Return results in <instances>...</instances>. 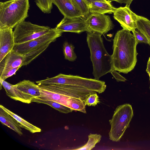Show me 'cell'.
<instances>
[{
    "instance_id": "obj_16",
    "label": "cell",
    "mask_w": 150,
    "mask_h": 150,
    "mask_svg": "<svg viewBox=\"0 0 150 150\" xmlns=\"http://www.w3.org/2000/svg\"><path fill=\"white\" fill-rule=\"evenodd\" d=\"M89 7L90 13L102 14L113 13L116 8L108 0L105 2L94 1L89 5Z\"/></svg>"
},
{
    "instance_id": "obj_6",
    "label": "cell",
    "mask_w": 150,
    "mask_h": 150,
    "mask_svg": "<svg viewBox=\"0 0 150 150\" xmlns=\"http://www.w3.org/2000/svg\"><path fill=\"white\" fill-rule=\"evenodd\" d=\"M50 29L48 26L40 25L24 21L15 27L13 33L15 44L23 43L38 38Z\"/></svg>"
},
{
    "instance_id": "obj_35",
    "label": "cell",
    "mask_w": 150,
    "mask_h": 150,
    "mask_svg": "<svg viewBox=\"0 0 150 150\" xmlns=\"http://www.w3.org/2000/svg\"><path fill=\"white\" fill-rule=\"evenodd\" d=\"M70 0L72 2V0Z\"/></svg>"
},
{
    "instance_id": "obj_2",
    "label": "cell",
    "mask_w": 150,
    "mask_h": 150,
    "mask_svg": "<svg viewBox=\"0 0 150 150\" xmlns=\"http://www.w3.org/2000/svg\"><path fill=\"white\" fill-rule=\"evenodd\" d=\"M101 35L95 32H87L86 37L93 64V74L97 80L113 69L111 55L105 49Z\"/></svg>"
},
{
    "instance_id": "obj_30",
    "label": "cell",
    "mask_w": 150,
    "mask_h": 150,
    "mask_svg": "<svg viewBox=\"0 0 150 150\" xmlns=\"http://www.w3.org/2000/svg\"><path fill=\"white\" fill-rule=\"evenodd\" d=\"M133 34L138 43H144L148 44V40L145 36L137 29L132 32Z\"/></svg>"
},
{
    "instance_id": "obj_14",
    "label": "cell",
    "mask_w": 150,
    "mask_h": 150,
    "mask_svg": "<svg viewBox=\"0 0 150 150\" xmlns=\"http://www.w3.org/2000/svg\"><path fill=\"white\" fill-rule=\"evenodd\" d=\"M52 1L64 17L70 18L83 17L80 11L70 0H52Z\"/></svg>"
},
{
    "instance_id": "obj_18",
    "label": "cell",
    "mask_w": 150,
    "mask_h": 150,
    "mask_svg": "<svg viewBox=\"0 0 150 150\" xmlns=\"http://www.w3.org/2000/svg\"><path fill=\"white\" fill-rule=\"evenodd\" d=\"M0 121L2 124L13 130L19 135L21 136L23 134L20 124L0 107Z\"/></svg>"
},
{
    "instance_id": "obj_22",
    "label": "cell",
    "mask_w": 150,
    "mask_h": 150,
    "mask_svg": "<svg viewBox=\"0 0 150 150\" xmlns=\"http://www.w3.org/2000/svg\"><path fill=\"white\" fill-rule=\"evenodd\" d=\"M51 43V42H49L42 45L24 55V60L23 66L28 64L36 58L46 49Z\"/></svg>"
},
{
    "instance_id": "obj_28",
    "label": "cell",
    "mask_w": 150,
    "mask_h": 150,
    "mask_svg": "<svg viewBox=\"0 0 150 150\" xmlns=\"http://www.w3.org/2000/svg\"><path fill=\"white\" fill-rule=\"evenodd\" d=\"M20 68L17 67L10 69L0 66V82L5 81L6 79L15 74Z\"/></svg>"
},
{
    "instance_id": "obj_5",
    "label": "cell",
    "mask_w": 150,
    "mask_h": 150,
    "mask_svg": "<svg viewBox=\"0 0 150 150\" xmlns=\"http://www.w3.org/2000/svg\"><path fill=\"white\" fill-rule=\"evenodd\" d=\"M45 83L47 85L60 84L79 87L95 91L99 93L104 92L106 88L105 82L103 81L62 74L53 77L47 78Z\"/></svg>"
},
{
    "instance_id": "obj_10",
    "label": "cell",
    "mask_w": 150,
    "mask_h": 150,
    "mask_svg": "<svg viewBox=\"0 0 150 150\" xmlns=\"http://www.w3.org/2000/svg\"><path fill=\"white\" fill-rule=\"evenodd\" d=\"M113 13V17L120 24L123 29L132 32L137 29V22L140 16L132 11L129 6L116 8Z\"/></svg>"
},
{
    "instance_id": "obj_9",
    "label": "cell",
    "mask_w": 150,
    "mask_h": 150,
    "mask_svg": "<svg viewBox=\"0 0 150 150\" xmlns=\"http://www.w3.org/2000/svg\"><path fill=\"white\" fill-rule=\"evenodd\" d=\"M88 32H95L102 35L112 29L114 25L110 16L105 14L89 13L85 18Z\"/></svg>"
},
{
    "instance_id": "obj_20",
    "label": "cell",
    "mask_w": 150,
    "mask_h": 150,
    "mask_svg": "<svg viewBox=\"0 0 150 150\" xmlns=\"http://www.w3.org/2000/svg\"><path fill=\"white\" fill-rule=\"evenodd\" d=\"M62 104L70 108L73 110L78 111L86 113L84 102L80 98L69 97L64 101Z\"/></svg>"
},
{
    "instance_id": "obj_3",
    "label": "cell",
    "mask_w": 150,
    "mask_h": 150,
    "mask_svg": "<svg viewBox=\"0 0 150 150\" xmlns=\"http://www.w3.org/2000/svg\"><path fill=\"white\" fill-rule=\"evenodd\" d=\"M29 0H8L0 2V29L13 28L28 16Z\"/></svg>"
},
{
    "instance_id": "obj_24",
    "label": "cell",
    "mask_w": 150,
    "mask_h": 150,
    "mask_svg": "<svg viewBox=\"0 0 150 150\" xmlns=\"http://www.w3.org/2000/svg\"><path fill=\"white\" fill-rule=\"evenodd\" d=\"M88 140L87 142L83 146L74 149L76 150H90L93 149L96 144L100 142L102 136L97 134L90 133L88 135Z\"/></svg>"
},
{
    "instance_id": "obj_36",
    "label": "cell",
    "mask_w": 150,
    "mask_h": 150,
    "mask_svg": "<svg viewBox=\"0 0 150 150\" xmlns=\"http://www.w3.org/2000/svg\"></svg>"
},
{
    "instance_id": "obj_15",
    "label": "cell",
    "mask_w": 150,
    "mask_h": 150,
    "mask_svg": "<svg viewBox=\"0 0 150 150\" xmlns=\"http://www.w3.org/2000/svg\"><path fill=\"white\" fill-rule=\"evenodd\" d=\"M24 57L23 55L13 50L0 62V66L14 69L23 66Z\"/></svg>"
},
{
    "instance_id": "obj_34",
    "label": "cell",
    "mask_w": 150,
    "mask_h": 150,
    "mask_svg": "<svg viewBox=\"0 0 150 150\" xmlns=\"http://www.w3.org/2000/svg\"><path fill=\"white\" fill-rule=\"evenodd\" d=\"M86 3L88 5L91 4L92 2L96 1H107L106 0H84Z\"/></svg>"
},
{
    "instance_id": "obj_26",
    "label": "cell",
    "mask_w": 150,
    "mask_h": 150,
    "mask_svg": "<svg viewBox=\"0 0 150 150\" xmlns=\"http://www.w3.org/2000/svg\"><path fill=\"white\" fill-rule=\"evenodd\" d=\"M82 17L85 18L90 13L89 6L84 0H72Z\"/></svg>"
},
{
    "instance_id": "obj_7",
    "label": "cell",
    "mask_w": 150,
    "mask_h": 150,
    "mask_svg": "<svg viewBox=\"0 0 150 150\" xmlns=\"http://www.w3.org/2000/svg\"><path fill=\"white\" fill-rule=\"evenodd\" d=\"M39 87L44 90L66 96L79 98L84 102L90 94L96 92L93 90L68 85L58 84L41 85L39 86Z\"/></svg>"
},
{
    "instance_id": "obj_8",
    "label": "cell",
    "mask_w": 150,
    "mask_h": 150,
    "mask_svg": "<svg viewBox=\"0 0 150 150\" xmlns=\"http://www.w3.org/2000/svg\"><path fill=\"white\" fill-rule=\"evenodd\" d=\"M62 33L55 28H51L46 33L38 38L23 43L15 44L13 50L24 56L42 45L54 42Z\"/></svg>"
},
{
    "instance_id": "obj_32",
    "label": "cell",
    "mask_w": 150,
    "mask_h": 150,
    "mask_svg": "<svg viewBox=\"0 0 150 150\" xmlns=\"http://www.w3.org/2000/svg\"><path fill=\"white\" fill-rule=\"evenodd\" d=\"M111 2L112 1H115L120 4H124L126 5L129 6L133 0H108Z\"/></svg>"
},
{
    "instance_id": "obj_25",
    "label": "cell",
    "mask_w": 150,
    "mask_h": 150,
    "mask_svg": "<svg viewBox=\"0 0 150 150\" xmlns=\"http://www.w3.org/2000/svg\"><path fill=\"white\" fill-rule=\"evenodd\" d=\"M74 47L71 44L65 41L63 45V52L65 59L70 61L73 62L76 60L77 56L74 52Z\"/></svg>"
},
{
    "instance_id": "obj_27",
    "label": "cell",
    "mask_w": 150,
    "mask_h": 150,
    "mask_svg": "<svg viewBox=\"0 0 150 150\" xmlns=\"http://www.w3.org/2000/svg\"><path fill=\"white\" fill-rule=\"evenodd\" d=\"M38 7L43 13H50L52 8V0H34Z\"/></svg>"
},
{
    "instance_id": "obj_17",
    "label": "cell",
    "mask_w": 150,
    "mask_h": 150,
    "mask_svg": "<svg viewBox=\"0 0 150 150\" xmlns=\"http://www.w3.org/2000/svg\"><path fill=\"white\" fill-rule=\"evenodd\" d=\"M16 87L23 92L33 96L35 98L41 97V93L38 85L29 80H24L15 85Z\"/></svg>"
},
{
    "instance_id": "obj_11",
    "label": "cell",
    "mask_w": 150,
    "mask_h": 150,
    "mask_svg": "<svg viewBox=\"0 0 150 150\" xmlns=\"http://www.w3.org/2000/svg\"><path fill=\"white\" fill-rule=\"evenodd\" d=\"M62 33L69 32L77 33L88 32V27L85 18L82 17L71 18L64 17L55 28Z\"/></svg>"
},
{
    "instance_id": "obj_23",
    "label": "cell",
    "mask_w": 150,
    "mask_h": 150,
    "mask_svg": "<svg viewBox=\"0 0 150 150\" xmlns=\"http://www.w3.org/2000/svg\"><path fill=\"white\" fill-rule=\"evenodd\" d=\"M146 37L150 46V21L141 16L137 22V28Z\"/></svg>"
},
{
    "instance_id": "obj_19",
    "label": "cell",
    "mask_w": 150,
    "mask_h": 150,
    "mask_svg": "<svg viewBox=\"0 0 150 150\" xmlns=\"http://www.w3.org/2000/svg\"><path fill=\"white\" fill-rule=\"evenodd\" d=\"M0 107L16 119L20 124L21 128L29 131L32 133L41 132V130L40 128L30 123L18 115L8 109L2 105H1Z\"/></svg>"
},
{
    "instance_id": "obj_1",
    "label": "cell",
    "mask_w": 150,
    "mask_h": 150,
    "mask_svg": "<svg viewBox=\"0 0 150 150\" xmlns=\"http://www.w3.org/2000/svg\"><path fill=\"white\" fill-rule=\"evenodd\" d=\"M130 32L123 29L118 30L113 39L111 57L113 69L126 74L134 68L138 54V43Z\"/></svg>"
},
{
    "instance_id": "obj_33",
    "label": "cell",
    "mask_w": 150,
    "mask_h": 150,
    "mask_svg": "<svg viewBox=\"0 0 150 150\" xmlns=\"http://www.w3.org/2000/svg\"><path fill=\"white\" fill-rule=\"evenodd\" d=\"M146 71L149 76L150 81V57H149L147 62Z\"/></svg>"
},
{
    "instance_id": "obj_29",
    "label": "cell",
    "mask_w": 150,
    "mask_h": 150,
    "mask_svg": "<svg viewBox=\"0 0 150 150\" xmlns=\"http://www.w3.org/2000/svg\"><path fill=\"white\" fill-rule=\"evenodd\" d=\"M100 103L99 97L96 92L90 94L84 101L85 106H95Z\"/></svg>"
},
{
    "instance_id": "obj_31",
    "label": "cell",
    "mask_w": 150,
    "mask_h": 150,
    "mask_svg": "<svg viewBox=\"0 0 150 150\" xmlns=\"http://www.w3.org/2000/svg\"><path fill=\"white\" fill-rule=\"evenodd\" d=\"M111 73L117 81L124 82L127 80L125 78L122 76L118 72H117L114 69L112 71Z\"/></svg>"
},
{
    "instance_id": "obj_13",
    "label": "cell",
    "mask_w": 150,
    "mask_h": 150,
    "mask_svg": "<svg viewBox=\"0 0 150 150\" xmlns=\"http://www.w3.org/2000/svg\"><path fill=\"white\" fill-rule=\"evenodd\" d=\"M0 82L5 89L6 95L11 98L23 103L29 104L34 97L28 94L24 93L18 89L15 86L5 81Z\"/></svg>"
},
{
    "instance_id": "obj_12",
    "label": "cell",
    "mask_w": 150,
    "mask_h": 150,
    "mask_svg": "<svg viewBox=\"0 0 150 150\" xmlns=\"http://www.w3.org/2000/svg\"><path fill=\"white\" fill-rule=\"evenodd\" d=\"M15 45L13 29H0V62L13 49Z\"/></svg>"
},
{
    "instance_id": "obj_4",
    "label": "cell",
    "mask_w": 150,
    "mask_h": 150,
    "mask_svg": "<svg viewBox=\"0 0 150 150\" xmlns=\"http://www.w3.org/2000/svg\"><path fill=\"white\" fill-rule=\"evenodd\" d=\"M134 116L132 105L125 103L117 107L111 119L109 120L111 128L109 133V138L113 142L120 141Z\"/></svg>"
},
{
    "instance_id": "obj_21",
    "label": "cell",
    "mask_w": 150,
    "mask_h": 150,
    "mask_svg": "<svg viewBox=\"0 0 150 150\" xmlns=\"http://www.w3.org/2000/svg\"><path fill=\"white\" fill-rule=\"evenodd\" d=\"M32 102L47 105L62 113H68L73 111L70 108L59 103L50 100H44L39 98H33L32 100Z\"/></svg>"
}]
</instances>
